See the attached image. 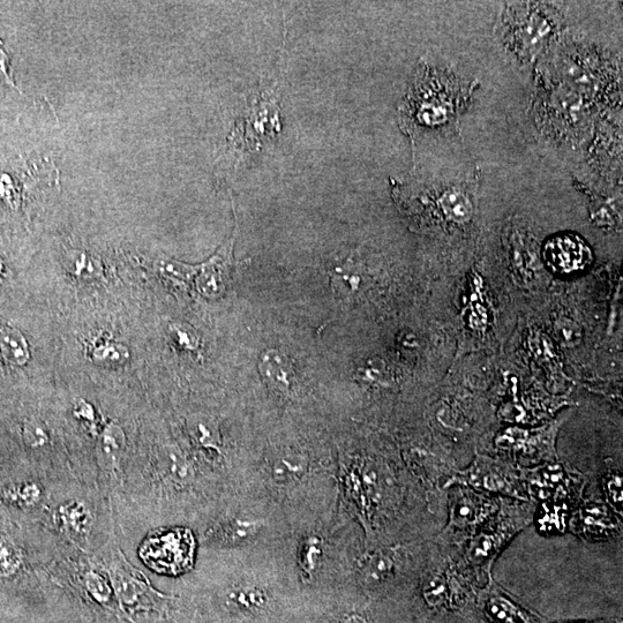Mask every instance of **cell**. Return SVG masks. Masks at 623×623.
<instances>
[{"instance_id": "1", "label": "cell", "mask_w": 623, "mask_h": 623, "mask_svg": "<svg viewBox=\"0 0 623 623\" xmlns=\"http://www.w3.org/2000/svg\"><path fill=\"white\" fill-rule=\"evenodd\" d=\"M476 89V84H465L452 71L420 66L400 108L403 131L412 140L419 133L454 132Z\"/></svg>"}, {"instance_id": "2", "label": "cell", "mask_w": 623, "mask_h": 623, "mask_svg": "<svg viewBox=\"0 0 623 623\" xmlns=\"http://www.w3.org/2000/svg\"><path fill=\"white\" fill-rule=\"evenodd\" d=\"M534 508L527 502L506 501L494 519L478 535L472 537L463 555V567L476 576H490L495 559L517 532L532 520Z\"/></svg>"}, {"instance_id": "3", "label": "cell", "mask_w": 623, "mask_h": 623, "mask_svg": "<svg viewBox=\"0 0 623 623\" xmlns=\"http://www.w3.org/2000/svg\"><path fill=\"white\" fill-rule=\"evenodd\" d=\"M504 25L505 39L521 59L535 57L559 30L557 15L539 4L510 7Z\"/></svg>"}, {"instance_id": "4", "label": "cell", "mask_w": 623, "mask_h": 623, "mask_svg": "<svg viewBox=\"0 0 623 623\" xmlns=\"http://www.w3.org/2000/svg\"><path fill=\"white\" fill-rule=\"evenodd\" d=\"M280 131L277 96L273 90H267L254 100L245 117L237 123L230 138V150L237 156L245 155L274 139Z\"/></svg>"}, {"instance_id": "5", "label": "cell", "mask_w": 623, "mask_h": 623, "mask_svg": "<svg viewBox=\"0 0 623 623\" xmlns=\"http://www.w3.org/2000/svg\"><path fill=\"white\" fill-rule=\"evenodd\" d=\"M194 547L191 532L177 528L147 538L140 547L139 555L144 564L155 572L178 575L191 568Z\"/></svg>"}, {"instance_id": "6", "label": "cell", "mask_w": 623, "mask_h": 623, "mask_svg": "<svg viewBox=\"0 0 623 623\" xmlns=\"http://www.w3.org/2000/svg\"><path fill=\"white\" fill-rule=\"evenodd\" d=\"M498 510V501L490 495L465 485L457 486L450 498L448 527L442 535L447 539H465L475 535Z\"/></svg>"}, {"instance_id": "7", "label": "cell", "mask_w": 623, "mask_h": 623, "mask_svg": "<svg viewBox=\"0 0 623 623\" xmlns=\"http://www.w3.org/2000/svg\"><path fill=\"white\" fill-rule=\"evenodd\" d=\"M522 484L527 487L530 495L538 500H570L575 494L580 493L582 480L573 477L559 465H547V467L535 470L523 471ZM535 498V499H536Z\"/></svg>"}, {"instance_id": "8", "label": "cell", "mask_w": 623, "mask_h": 623, "mask_svg": "<svg viewBox=\"0 0 623 623\" xmlns=\"http://www.w3.org/2000/svg\"><path fill=\"white\" fill-rule=\"evenodd\" d=\"M462 483L468 484L475 490H486L493 493L509 495L516 499H523L522 482L512 469L489 459L480 457L472 467L465 472Z\"/></svg>"}, {"instance_id": "9", "label": "cell", "mask_w": 623, "mask_h": 623, "mask_svg": "<svg viewBox=\"0 0 623 623\" xmlns=\"http://www.w3.org/2000/svg\"><path fill=\"white\" fill-rule=\"evenodd\" d=\"M591 250L582 238L576 235L553 237L546 243L544 258L555 273L574 274L580 272L591 261Z\"/></svg>"}, {"instance_id": "10", "label": "cell", "mask_w": 623, "mask_h": 623, "mask_svg": "<svg viewBox=\"0 0 623 623\" xmlns=\"http://www.w3.org/2000/svg\"><path fill=\"white\" fill-rule=\"evenodd\" d=\"M498 446L524 462L553 460V433L509 430L498 440Z\"/></svg>"}, {"instance_id": "11", "label": "cell", "mask_w": 623, "mask_h": 623, "mask_svg": "<svg viewBox=\"0 0 623 623\" xmlns=\"http://www.w3.org/2000/svg\"><path fill=\"white\" fill-rule=\"evenodd\" d=\"M235 238V235H232L219 252L205 264L194 266L193 282L201 295L217 297L225 289L232 266V249H234Z\"/></svg>"}, {"instance_id": "12", "label": "cell", "mask_w": 623, "mask_h": 623, "mask_svg": "<svg viewBox=\"0 0 623 623\" xmlns=\"http://www.w3.org/2000/svg\"><path fill=\"white\" fill-rule=\"evenodd\" d=\"M480 599L486 618L491 623H540L534 614L524 610L492 581Z\"/></svg>"}, {"instance_id": "13", "label": "cell", "mask_w": 623, "mask_h": 623, "mask_svg": "<svg viewBox=\"0 0 623 623\" xmlns=\"http://www.w3.org/2000/svg\"><path fill=\"white\" fill-rule=\"evenodd\" d=\"M576 531L589 539H604L618 534L619 522L605 506L588 504L577 513Z\"/></svg>"}, {"instance_id": "14", "label": "cell", "mask_w": 623, "mask_h": 623, "mask_svg": "<svg viewBox=\"0 0 623 623\" xmlns=\"http://www.w3.org/2000/svg\"><path fill=\"white\" fill-rule=\"evenodd\" d=\"M260 371L267 385L275 392L289 395L295 385L296 373L289 359L279 351H268L261 358Z\"/></svg>"}, {"instance_id": "15", "label": "cell", "mask_w": 623, "mask_h": 623, "mask_svg": "<svg viewBox=\"0 0 623 623\" xmlns=\"http://www.w3.org/2000/svg\"><path fill=\"white\" fill-rule=\"evenodd\" d=\"M0 359L13 366H24L30 359L29 345L17 328L0 326Z\"/></svg>"}, {"instance_id": "16", "label": "cell", "mask_w": 623, "mask_h": 623, "mask_svg": "<svg viewBox=\"0 0 623 623\" xmlns=\"http://www.w3.org/2000/svg\"><path fill=\"white\" fill-rule=\"evenodd\" d=\"M307 461L303 455L285 453L276 457L270 467V476L276 484L287 485L305 475Z\"/></svg>"}, {"instance_id": "17", "label": "cell", "mask_w": 623, "mask_h": 623, "mask_svg": "<svg viewBox=\"0 0 623 623\" xmlns=\"http://www.w3.org/2000/svg\"><path fill=\"white\" fill-rule=\"evenodd\" d=\"M568 516V501H544L538 513L537 524L545 535L561 534L565 531Z\"/></svg>"}, {"instance_id": "18", "label": "cell", "mask_w": 623, "mask_h": 623, "mask_svg": "<svg viewBox=\"0 0 623 623\" xmlns=\"http://www.w3.org/2000/svg\"><path fill=\"white\" fill-rule=\"evenodd\" d=\"M65 266L67 272L79 280H99L103 276V266L99 258L84 251H70Z\"/></svg>"}, {"instance_id": "19", "label": "cell", "mask_w": 623, "mask_h": 623, "mask_svg": "<svg viewBox=\"0 0 623 623\" xmlns=\"http://www.w3.org/2000/svg\"><path fill=\"white\" fill-rule=\"evenodd\" d=\"M330 282L333 290L341 297L357 294L362 285L360 267L351 260L345 261L334 268L330 274Z\"/></svg>"}, {"instance_id": "20", "label": "cell", "mask_w": 623, "mask_h": 623, "mask_svg": "<svg viewBox=\"0 0 623 623\" xmlns=\"http://www.w3.org/2000/svg\"><path fill=\"white\" fill-rule=\"evenodd\" d=\"M453 584L446 576L434 574L426 580L424 598L434 609H445L453 602Z\"/></svg>"}, {"instance_id": "21", "label": "cell", "mask_w": 623, "mask_h": 623, "mask_svg": "<svg viewBox=\"0 0 623 623\" xmlns=\"http://www.w3.org/2000/svg\"><path fill=\"white\" fill-rule=\"evenodd\" d=\"M24 195V184L21 180L10 172L0 171V200L3 204L12 212H17L24 202Z\"/></svg>"}, {"instance_id": "22", "label": "cell", "mask_w": 623, "mask_h": 623, "mask_svg": "<svg viewBox=\"0 0 623 623\" xmlns=\"http://www.w3.org/2000/svg\"><path fill=\"white\" fill-rule=\"evenodd\" d=\"M394 560L386 553H375L367 558L363 565V573L366 580L380 582L387 579L393 573Z\"/></svg>"}, {"instance_id": "23", "label": "cell", "mask_w": 623, "mask_h": 623, "mask_svg": "<svg viewBox=\"0 0 623 623\" xmlns=\"http://www.w3.org/2000/svg\"><path fill=\"white\" fill-rule=\"evenodd\" d=\"M125 444V437L122 429L116 424H109L105 429L100 440V453L102 459L116 461L122 453Z\"/></svg>"}, {"instance_id": "24", "label": "cell", "mask_w": 623, "mask_h": 623, "mask_svg": "<svg viewBox=\"0 0 623 623\" xmlns=\"http://www.w3.org/2000/svg\"><path fill=\"white\" fill-rule=\"evenodd\" d=\"M130 354L122 344L105 342L93 350L94 362L101 365H122L127 362Z\"/></svg>"}, {"instance_id": "25", "label": "cell", "mask_w": 623, "mask_h": 623, "mask_svg": "<svg viewBox=\"0 0 623 623\" xmlns=\"http://www.w3.org/2000/svg\"><path fill=\"white\" fill-rule=\"evenodd\" d=\"M22 564V554L10 542L0 543V577H9L18 572Z\"/></svg>"}, {"instance_id": "26", "label": "cell", "mask_w": 623, "mask_h": 623, "mask_svg": "<svg viewBox=\"0 0 623 623\" xmlns=\"http://www.w3.org/2000/svg\"><path fill=\"white\" fill-rule=\"evenodd\" d=\"M230 602L239 610L251 611L264 605L265 595L258 589H238L230 596Z\"/></svg>"}, {"instance_id": "27", "label": "cell", "mask_w": 623, "mask_h": 623, "mask_svg": "<svg viewBox=\"0 0 623 623\" xmlns=\"http://www.w3.org/2000/svg\"><path fill=\"white\" fill-rule=\"evenodd\" d=\"M617 214L618 210L614 208L609 199L597 198L592 202L591 216L599 225H613L617 220L615 219Z\"/></svg>"}, {"instance_id": "28", "label": "cell", "mask_w": 623, "mask_h": 623, "mask_svg": "<svg viewBox=\"0 0 623 623\" xmlns=\"http://www.w3.org/2000/svg\"><path fill=\"white\" fill-rule=\"evenodd\" d=\"M22 438L25 444L32 448L42 447L47 444L48 435L45 433L41 423L35 419L26 420L22 427Z\"/></svg>"}, {"instance_id": "29", "label": "cell", "mask_w": 623, "mask_h": 623, "mask_svg": "<svg viewBox=\"0 0 623 623\" xmlns=\"http://www.w3.org/2000/svg\"><path fill=\"white\" fill-rule=\"evenodd\" d=\"M39 495L40 491L35 485L25 484L12 487L11 490L7 491L6 499L17 502L20 505L30 506L35 504L36 500L39 499Z\"/></svg>"}, {"instance_id": "30", "label": "cell", "mask_w": 623, "mask_h": 623, "mask_svg": "<svg viewBox=\"0 0 623 623\" xmlns=\"http://www.w3.org/2000/svg\"><path fill=\"white\" fill-rule=\"evenodd\" d=\"M170 330L180 348L186 350H195L199 348V337L190 326L184 324H174L170 327Z\"/></svg>"}, {"instance_id": "31", "label": "cell", "mask_w": 623, "mask_h": 623, "mask_svg": "<svg viewBox=\"0 0 623 623\" xmlns=\"http://www.w3.org/2000/svg\"><path fill=\"white\" fill-rule=\"evenodd\" d=\"M193 435L201 446L217 448V445H219V432H217L216 426L210 422H199L195 424Z\"/></svg>"}, {"instance_id": "32", "label": "cell", "mask_w": 623, "mask_h": 623, "mask_svg": "<svg viewBox=\"0 0 623 623\" xmlns=\"http://www.w3.org/2000/svg\"><path fill=\"white\" fill-rule=\"evenodd\" d=\"M321 542L318 538L312 537L304 545L302 551V567L306 573H312L318 566L321 558Z\"/></svg>"}, {"instance_id": "33", "label": "cell", "mask_w": 623, "mask_h": 623, "mask_svg": "<svg viewBox=\"0 0 623 623\" xmlns=\"http://www.w3.org/2000/svg\"><path fill=\"white\" fill-rule=\"evenodd\" d=\"M257 524L252 522L236 521L229 524V527L224 531V537L231 540V542H242L247 540L254 534H257Z\"/></svg>"}, {"instance_id": "34", "label": "cell", "mask_w": 623, "mask_h": 623, "mask_svg": "<svg viewBox=\"0 0 623 623\" xmlns=\"http://www.w3.org/2000/svg\"><path fill=\"white\" fill-rule=\"evenodd\" d=\"M605 491L607 497H609L611 501V505L620 510L621 514V506H622V477L618 474L610 475L606 478L605 483Z\"/></svg>"}, {"instance_id": "35", "label": "cell", "mask_w": 623, "mask_h": 623, "mask_svg": "<svg viewBox=\"0 0 623 623\" xmlns=\"http://www.w3.org/2000/svg\"><path fill=\"white\" fill-rule=\"evenodd\" d=\"M10 70L11 58L7 54L4 42L0 40V86H7L20 92L18 86L15 85Z\"/></svg>"}, {"instance_id": "36", "label": "cell", "mask_w": 623, "mask_h": 623, "mask_svg": "<svg viewBox=\"0 0 623 623\" xmlns=\"http://www.w3.org/2000/svg\"><path fill=\"white\" fill-rule=\"evenodd\" d=\"M87 587L90 594L99 602H107L110 598L111 591L109 585L105 583L103 577L99 574H90L87 580Z\"/></svg>"}, {"instance_id": "37", "label": "cell", "mask_w": 623, "mask_h": 623, "mask_svg": "<svg viewBox=\"0 0 623 623\" xmlns=\"http://www.w3.org/2000/svg\"><path fill=\"white\" fill-rule=\"evenodd\" d=\"M89 513L84 506H72L64 513V519L66 521L72 520L71 527L78 531H84L87 529Z\"/></svg>"}, {"instance_id": "38", "label": "cell", "mask_w": 623, "mask_h": 623, "mask_svg": "<svg viewBox=\"0 0 623 623\" xmlns=\"http://www.w3.org/2000/svg\"><path fill=\"white\" fill-rule=\"evenodd\" d=\"M570 623H612L610 621L598 620V621H580V622H570Z\"/></svg>"}, {"instance_id": "39", "label": "cell", "mask_w": 623, "mask_h": 623, "mask_svg": "<svg viewBox=\"0 0 623 623\" xmlns=\"http://www.w3.org/2000/svg\"><path fill=\"white\" fill-rule=\"evenodd\" d=\"M5 270V264L2 258H0V277L3 276Z\"/></svg>"}, {"instance_id": "40", "label": "cell", "mask_w": 623, "mask_h": 623, "mask_svg": "<svg viewBox=\"0 0 623 623\" xmlns=\"http://www.w3.org/2000/svg\"><path fill=\"white\" fill-rule=\"evenodd\" d=\"M349 623H366L362 618H354V620H350Z\"/></svg>"}]
</instances>
